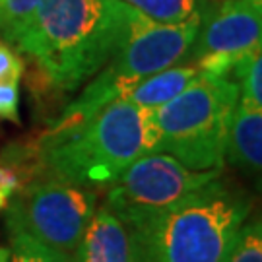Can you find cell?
Listing matches in <instances>:
<instances>
[{"mask_svg":"<svg viewBox=\"0 0 262 262\" xmlns=\"http://www.w3.org/2000/svg\"><path fill=\"white\" fill-rule=\"evenodd\" d=\"M136 14L121 0H41L16 47L53 88L74 92L119 53Z\"/></svg>","mask_w":262,"mask_h":262,"instance_id":"1","label":"cell"},{"mask_svg":"<svg viewBox=\"0 0 262 262\" xmlns=\"http://www.w3.org/2000/svg\"><path fill=\"white\" fill-rule=\"evenodd\" d=\"M251 198L220 181L128 229L134 262H225L251 215Z\"/></svg>","mask_w":262,"mask_h":262,"instance_id":"2","label":"cell"},{"mask_svg":"<svg viewBox=\"0 0 262 262\" xmlns=\"http://www.w3.org/2000/svg\"><path fill=\"white\" fill-rule=\"evenodd\" d=\"M37 146L49 175L95 190L111 187L136 159L156 151V130L150 111L117 99L72 130L39 138Z\"/></svg>","mask_w":262,"mask_h":262,"instance_id":"3","label":"cell"},{"mask_svg":"<svg viewBox=\"0 0 262 262\" xmlns=\"http://www.w3.org/2000/svg\"><path fill=\"white\" fill-rule=\"evenodd\" d=\"M200 28V10L181 24H159L136 14L124 45L41 138H53L94 119L140 80L187 60Z\"/></svg>","mask_w":262,"mask_h":262,"instance_id":"4","label":"cell"},{"mask_svg":"<svg viewBox=\"0 0 262 262\" xmlns=\"http://www.w3.org/2000/svg\"><path fill=\"white\" fill-rule=\"evenodd\" d=\"M239 101L231 78L200 76L169 103L150 111L156 151H163L192 171L222 169L225 140Z\"/></svg>","mask_w":262,"mask_h":262,"instance_id":"5","label":"cell"},{"mask_svg":"<svg viewBox=\"0 0 262 262\" xmlns=\"http://www.w3.org/2000/svg\"><path fill=\"white\" fill-rule=\"evenodd\" d=\"M95 210V190L47 175L33 179L10 200L4 222L8 231H21L62 260L74 262Z\"/></svg>","mask_w":262,"mask_h":262,"instance_id":"6","label":"cell"},{"mask_svg":"<svg viewBox=\"0 0 262 262\" xmlns=\"http://www.w3.org/2000/svg\"><path fill=\"white\" fill-rule=\"evenodd\" d=\"M217 177L222 169L192 171L169 154L151 151L113 183L103 206L132 229L181 204Z\"/></svg>","mask_w":262,"mask_h":262,"instance_id":"7","label":"cell"},{"mask_svg":"<svg viewBox=\"0 0 262 262\" xmlns=\"http://www.w3.org/2000/svg\"><path fill=\"white\" fill-rule=\"evenodd\" d=\"M260 6L249 0H222L206 16L200 10V28L188 51L192 62L204 56H243L260 51Z\"/></svg>","mask_w":262,"mask_h":262,"instance_id":"8","label":"cell"},{"mask_svg":"<svg viewBox=\"0 0 262 262\" xmlns=\"http://www.w3.org/2000/svg\"><path fill=\"white\" fill-rule=\"evenodd\" d=\"M74 262H134L128 227L105 206L95 210Z\"/></svg>","mask_w":262,"mask_h":262,"instance_id":"9","label":"cell"},{"mask_svg":"<svg viewBox=\"0 0 262 262\" xmlns=\"http://www.w3.org/2000/svg\"><path fill=\"white\" fill-rule=\"evenodd\" d=\"M225 158L235 167L258 175L262 165V109L237 101L225 140Z\"/></svg>","mask_w":262,"mask_h":262,"instance_id":"10","label":"cell"},{"mask_svg":"<svg viewBox=\"0 0 262 262\" xmlns=\"http://www.w3.org/2000/svg\"><path fill=\"white\" fill-rule=\"evenodd\" d=\"M198 78H200V70L194 62L175 64L161 70L158 74H151L140 80L136 85H132L121 99H126L146 111H154L161 105L169 103L171 99H175L185 90H188Z\"/></svg>","mask_w":262,"mask_h":262,"instance_id":"11","label":"cell"},{"mask_svg":"<svg viewBox=\"0 0 262 262\" xmlns=\"http://www.w3.org/2000/svg\"><path fill=\"white\" fill-rule=\"evenodd\" d=\"M45 171L41 163L39 146L10 144L0 154V212L6 210L10 200L19 194L39 173Z\"/></svg>","mask_w":262,"mask_h":262,"instance_id":"12","label":"cell"},{"mask_svg":"<svg viewBox=\"0 0 262 262\" xmlns=\"http://www.w3.org/2000/svg\"><path fill=\"white\" fill-rule=\"evenodd\" d=\"M159 24H181L200 10V0H121Z\"/></svg>","mask_w":262,"mask_h":262,"instance_id":"13","label":"cell"},{"mask_svg":"<svg viewBox=\"0 0 262 262\" xmlns=\"http://www.w3.org/2000/svg\"><path fill=\"white\" fill-rule=\"evenodd\" d=\"M41 0H0V35L16 45L37 12Z\"/></svg>","mask_w":262,"mask_h":262,"instance_id":"14","label":"cell"},{"mask_svg":"<svg viewBox=\"0 0 262 262\" xmlns=\"http://www.w3.org/2000/svg\"><path fill=\"white\" fill-rule=\"evenodd\" d=\"M225 262H262V227L260 220L245 222L239 229Z\"/></svg>","mask_w":262,"mask_h":262,"instance_id":"15","label":"cell"},{"mask_svg":"<svg viewBox=\"0 0 262 262\" xmlns=\"http://www.w3.org/2000/svg\"><path fill=\"white\" fill-rule=\"evenodd\" d=\"M10 262H66L21 231H10Z\"/></svg>","mask_w":262,"mask_h":262,"instance_id":"16","label":"cell"},{"mask_svg":"<svg viewBox=\"0 0 262 262\" xmlns=\"http://www.w3.org/2000/svg\"><path fill=\"white\" fill-rule=\"evenodd\" d=\"M24 74V60L10 43L0 41V84H18Z\"/></svg>","mask_w":262,"mask_h":262,"instance_id":"17","label":"cell"},{"mask_svg":"<svg viewBox=\"0 0 262 262\" xmlns=\"http://www.w3.org/2000/svg\"><path fill=\"white\" fill-rule=\"evenodd\" d=\"M19 90L18 84L8 82V84H0V119L10 122H19Z\"/></svg>","mask_w":262,"mask_h":262,"instance_id":"18","label":"cell"},{"mask_svg":"<svg viewBox=\"0 0 262 262\" xmlns=\"http://www.w3.org/2000/svg\"><path fill=\"white\" fill-rule=\"evenodd\" d=\"M0 262H10V251L0 245Z\"/></svg>","mask_w":262,"mask_h":262,"instance_id":"19","label":"cell"},{"mask_svg":"<svg viewBox=\"0 0 262 262\" xmlns=\"http://www.w3.org/2000/svg\"><path fill=\"white\" fill-rule=\"evenodd\" d=\"M249 2H253V4H262V0H249Z\"/></svg>","mask_w":262,"mask_h":262,"instance_id":"20","label":"cell"}]
</instances>
